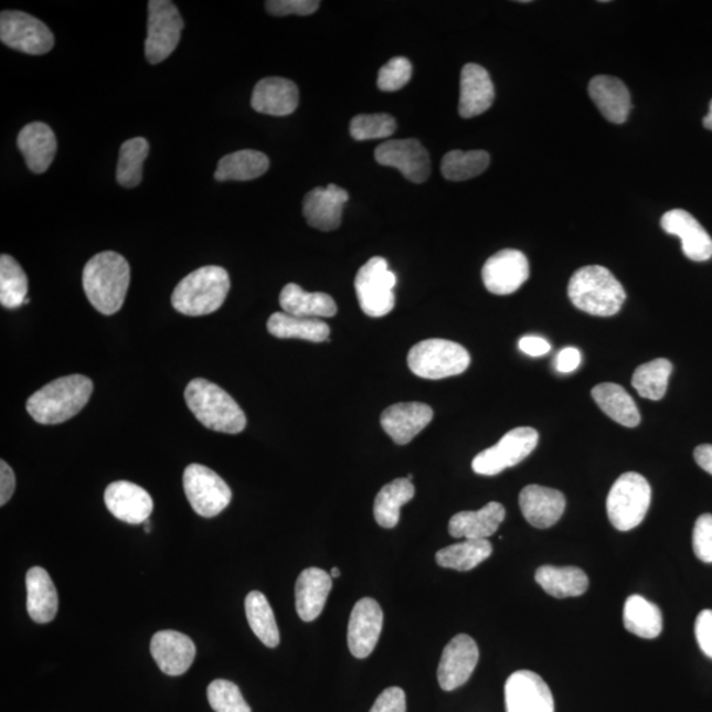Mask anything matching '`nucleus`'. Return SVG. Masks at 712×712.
<instances>
[{"mask_svg":"<svg viewBox=\"0 0 712 712\" xmlns=\"http://www.w3.org/2000/svg\"><path fill=\"white\" fill-rule=\"evenodd\" d=\"M349 193L334 184L316 188L305 195L302 213L308 225L321 232H332L341 226L343 208Z\"/></svg>","mask_w":712,"mask_h":712,"instance_id":"nucleus-20","label":"nucleus"},{"mask_svg":"<svg viewBox=\"0 0 712 712\" xmlns=\"http://www.w3.org/2000/svg\"><path fill=\"white\" fill-rule=\"evenodd\" d=\"M412 64L408 59L395 57L389 61L378 76V87L382 92H397L410 83Z\"/></svg>","mask_w":712,"mask_h":712,"instance_id":"nucleus-46","label":"nucleus"},{"mask_svg":"<svg viewBox=\"0 0 712 712\" xmlns=\"http://www.w3.org/2000/svg\"><path fill=\"white\" fill-rule=\"evenodd\" d=\"M495 87L483 66L467 64L460 73L459 115L465 119L478 117L490 108Z\"/></svg>","mask_w":712,"mask_h":712,"instance_id":"nucleus-25","label":"nucleus"},{"mask_svg":"<svg viewBox=\"0 0 712 712\" xmlns=\"http://www.w3.org/2000/svg\"><path fill=\"white\" fill-rule=\"evenodd\" d=\"M589 97L599 108L603 117L615 125H621L628 119L630 94L623 81L609 76H596L588 85Z\"/></svg>","mask_w":712,"mask_h":712,"instance_id":"nucleus-29","label":"nucleus"},{"mask_svg":"<svg viewBox=\"0 0 712 712\" xmlns=\"http://www.w3.org/2000/svg\"><path fill=\"white\" fill-rule=\"evenodd\" d=\"M519 349L529 357H542L548 354L552 348L544 338L525 336L520 339Z\"/></svg>","mask_w":712,"mask_h":712,"instance_id":"nucleus-53","label":"nucleus"},{"mask_svg":"<svg viewBox=\"0 0 712 712\" xmlns=\"http://www.w3.org/2000/svg\"><path fill=\"white\" fill-rule=\"evenodd\" d=\"M592 395L599 408L614 422L626 427H636L641 416L635 400L621 385L603 383L594 386Z\"/></svg>","mask_w":712,"mask_h":712,"instance_id":"nucleus-34","label":"nucleus"},{"mask_svg":"<svg viewBox=\"0 0 712 712\" xmlns=\"http://www.w3.org/2000/svg\"><path fill=\"white\" fill-rule=\"evenodd\" d=\"M567 295L575 308L598 317L619 314L627 295L623 285L605 267H583L568 281Z\"/></svg>","mask_w":712,"mask_h":712,"instance_id":"nucleus-4","label":"nucleus"},{"mask_svg":"<svg viewBox=\"0 0 712 712\" xmlns=\"http://www.w3.org/2000/svg\"><path fill=\"white\" fill-rule=\"evenodd\" d=\"M504 519V507L491 501L479 511L454 514L449 521V533L454 539L487 540L498 531Z\"/></svg>","mask_w":712,"mask_h":712,"instance_id":"nucleus-28","label":"nucleus"},{"mask_svg":"<svg viewBox=\"0 0 712 712\" xmlns=\"http://www.w3.org/2000/svg\"><path fill=\"white\" fill-rule=\"evenodd\" d=\"M665 233L680 237L684 256L693 262H706L712 257V240L693 215L687 210L674 209L661 219Z\"/></svg>","mask_w":712,"mask_h":712,"instance_id":"nucleus-19","label":"nucleus"},{"mask_svg":"<svg viewBox=\"0 0 712 712\" xmlns=\"http://www.w3.org/2000/svg\"><path fill=\"white\" fill-rule=\"evenodd\" d=\"M383 609L372 598H363L352 608L348 642L352 656L357 659H365L376 647L380 634L383 629Z\"/></svg>","mask_w":712,"mask_h":712,"instance_id":"nucleus-17","label":"nucleus"},{"mask_svg":"<svg viewBox=\"0 0 712 712\" xmlns=\"http://www.w3.org/2000/svg\"><path fill=\"white\" fill-rule=\"evenodd\" d=\"M479 661L477 642L469 635H458L447 644L438 665V683L445 691L456 690L470 680Z\"/></svg>","mask_w":712,"mask_h":712,"instance_id":"nucleus-16","label":"nucleus"},{"mask_svg":"<svg viewBox=\"0 0 712 712\" xmlns=\"http://www.w3.org/2000/svg\"><path fill=\"white\" fill-rule=\"evenodd\" d=\"M703 126L706 127L708 130L712 131V99L710 102V113H709L708 117H704Z\"/></svg>","mask_w":712,"mask_h":712,"instance_id":"nucleus-55","label":"nucleus"},{"mask_svg":"<svg viewBox=\"0 0 712 712\" xmlns=\"http://www.w3.org/2000/svg\"><path fill=\"white\" fill-rule=\"evenodd\" d=\"M184 396L189 410L210 431L237 434L247 425L246 415L235 400L206 379L192 380Z\"/></svg>","mask_w":712,"mask_h":712,"instance_id":"nucleus-3","label":"nucleus"},{"mask_svg":"<svg viewBox=\"0 0 712 712\" xmlns=\"http://www.w3.org/2000/svg\"><path fill=\"white\" fill-rule=\"evenodd\" d=\"M184 491L195 513L219 517L232 501L233 492L219 474L202 465H189L184 471Z\"/></svg>","mask_w":712,"mask_h":712,"instance_id":"nucleus-11","label":"nucleus"},{"mask_svg":"<svg viewBox=\"0 0 712 712\" xmlns=\"http://www.w3.org/2000/svg\"><path fill=\"white\" fill-rule=\"evenodd\" d=\"M130 280V264L114 251L93 256L83 273L87 300L105 316L118 314L124 307Z\"/></svg>","mask_w":712,"mask_h":712,"instance_id":"nucleus-1","label":"nucleus"},{"mask_svg":"<svg viewBox=\"0 0 712 712\" xmlns=\"http://www.w3.org/2000/svg\"><path fill=\"white\" fill-rule=\"evenodd\" d=\"M298 100L300 93L295 83L287 78L267 77L256 84L251 106L261 114L287 117L296 111Z\"/></svg>","mask_w":712,"mask_h":712,"instance_id":"nucleus-24","label":"nucleus"},{"mask_svg":"<svg viewBox=\"0 0 712 712\" xmlns=\"http://www.w3.org/2000/svg\"><path fill=\"white\" fill-rule=\"evenodd\" d=\"M29 277L12 256H0V304L6 309H18L26 301Z\"/></svg>","mask_w":712,"mask_h":712,"instance_id":"nucleus-40","label":"nucleus"},{"mask_svg":"<svg viewBox=\"0 0 712 712\" xmlns=\"http://www.w3.org/2000/svg\"><path fill=\"white\" fill-rule=\"evenodd\" d=\"M507 712H554L551 689L531 670L514 671L504 688Z\"/></svg>","mask_w":712,"mask_h":712,"instance_id":"nucleus-14","label":"nucleus"},{"mask_svg":"<svg viewBox=\"0 0 712 712\" xmlns=\"http://www.w3.org/2000/svg\"><path fill=\"white\" fill-rule=\"evenodd\" d=\"M624 627L628 633L652 640L662 630L661 609L640 595H630L624 605Z\"/></svg>","mask_w":712,"mask_h":712,"instance_id":"nucleus-35","label":"nucleus"},{"mask_svg":"<svg viewBox=\"0 0 712 712\" xmlns=\"http://www.w3.org/2000/svg\"><path fill=\"white\" fill-rule=\"evenodd\" d=\"M280 305L285 314L305 318H330L338 308L332 297L322 291L304 290L300 285H285L280 294Z\"/></svg>","mask_w":712,"mask_h":712,"instance_id":"nucleus-31","label":"nucleus"},{"mask_svg":"<svg viewBox=\"0 0 712 712\" xmlns=\"http://www.w3.org/2000/svg\"><path fill=\"white\" fill-rule=\"evenodd\" d=\"M469 351L446 339H426L410 351L408 365L418 378L439 380L464 374L469 369Z\"/></svg>","mask_w":712,"mask_h":712,"instance_id":"nucleus-7","label":"nucleus"},{"mask_svg":"<svg viewBox=\"0 0 712 712\" xmlns=\"http://www.w3.org/2000/svg\"><path fill=\"white\" fill-rule=\"evenodd\" d=\"M184 30V20L173 2L151 0L148 3L146 59L149 64L162 63L174 52Z\"/></svg>","mask_w":712,"mask_h":712,"instance_id":"nucleus-9","label":"nucleus"},{"mask_svg":"<svg viewBox=\"0 0 712 712\" xmlns=\"http://www.w3.org/2000/svg\"><path fill=\"white\" fill-rule=\"evenodd\" d=\"M433 410L423 403H398L389 406L380 417V424L397 445L410 444L417 434L432 423Z\"/></svg>","mask_w":712,"mask_h":712,"instance_id":"nucleus-23","label":"nucleus"},{"mask_svg":"<svg viewBox=\"0 0 712 712\" xmlns=\"http://www.w3.org/2000/svg\"><path fill=\"white\" fill-rule=\"evenodd\" d=\"M15 474H13L10 465L6 464V460H2L0 463V506L3 507L6 503H9L13 492H15Z\"/></svg>","mask_w":712,"mask_h":712,"instance_id":"nucleus-51","label":"nucleus"},{"mask_svg":"<svg viewBox=\"0 0 712 712\" xmlns=\"http://www.w3.org/2000/svg\"><path fill=\"white\" fill-rule=\"evenodd\" d=\"M229 290L230 276L225 268L202 267L178 284L172 294V305L181 315H212L226 301Z\"/></svg>","mask_w":712,"mask_h":712,"instance_id":"nucleus-5","label":"nucleus"},{"mask_svg":"<svg viewBox=\"0 0 712 712\" xmlns=\"http://www.w3.org/2000/svg\"><path fill=\"white\" fill-rule=\"evenodd\" d=\"M650 500H652V488L642 475L623 474L608 493V519L617 531H633L646 519Z\"/></svg>","mask_w":712,"mask_h":712,"instance_id":"nucleus-6","label":"nucleus"},{"mask_svg":"<svg viewBox=\"0 0 712 712\" xmlns=\"http://www.w3.org/2000/svg\"><path fill=\"white\" fill-rule=\"evenodd\" d=\"M538 445L539 433L533 427H517L501 437L497 445L479 453L472 460V470L493 477L522 463Z\"/></svg>","mask_w":712,"mask_h":712,"instance_id":"nucleus-10","label":"nucleus"},{"mask_svg":"<svg viewBox=\"0 0 712 712\" xmlns=\"http://www.w3.org/2000/svg\"><path fill=\"white\" fill-rule=\"evenodd\" d=\"M330 575L332 576V578H339V576H341V570H339L338 567H332Z\"/></svg>","mask_w":712,"mask_h":712,"instance_id":"nucleus-56","label":"nucleus"},{"mask_svg":"<svg viewBox=\"0 0 712 712\" xmlns=\"http://www.w3.org/2000/svg\"><path fill=\"white\" fill-rule=\"evenodd\" d=\"M26 612L39 624L51 623L57 615L59 595L51 575L43 567H32L25 575Z\"/></svg>","mask_w":712,"mask_h":712,"instance_id":"nucleus-30","label":"nucleus"},{"mask_svg":"<svg viewBox=\"0 0 712 712\" xmlns=\"http://www.w3.org/2000/svg\"><path fill=\"white\" fill-rule=\"evenodd\" d=\"M267 329L269 334L280 339H304L316 343L330 341V328L320 318L297 317L279 311L269 317Z\"/></svg>","mask_w":712,"mask_h":712,"instance_id":"nucleus-33","label":"nucleus"},{"mask_svg":"<svg viewBox=\"0 0 712 712\" xmlns=\"http://www.w3.org/2000/svg\"><path fill=\"white\" fill-rule=\"evenodd\" d=\"M396 120L389 114L358 115L352 118L350 134L358 141L385 139L396 131Z\"/></svg>","mask_w":712,"mask_h":712,"instance_id":"nucleus-44","label":"nucleus"},{"mask_svg":"<svg viewBox=\"0 0 712 712\" xmlns=\"http://www.w3.org/2000/svg\"><path fill=\"white\" fill-rule=\"evenodd\" d=\"M370 712H406L404 690L396 687L385 689Z\"/></svg>","mask_w":712,"mask_h":712,"instance_id":"nucleus-49","label":"nucleus"},{"mask_svg":"<svg viewBox=\"0 0 712 712\" xmlns=\"http://www.w3.org/2000/svg\"><path fill=\"white\" fill-rule=\"evenodd\" d=\"M93 382L84 375H70L53 380L26 402V412L36 423L57 425L83 411L93 393Z\"/></svg>","mask_w":712,"mask_h":712,"instance_id":"nucleus-2","label":"nucleus"},{"mask_svg":"<svg viewBox=\"0 0 712 712\" xmlns=\"http://www.w3.org/2000/svg\"><path fill=\"white\" fill-rule=\"evenodd\" d=\"M694 458L698 466L712 475V445H701L694 450Z\"/></svg>","mask_w":712,"mask_h":712,"instance_id":"nucleus-54","label":"nucleus"},{"mask_svg":"<svg viewBox=\"0 0 712 712\" xmlns=\"http://www.w3.org/2000/svg\"><path fill=\"white\" fill-rule=\"evenodd\" d=\"M408 479L412 481V479H413V475H412V474H411V475H408Z\"/></svg>","mask_w":712,"mask_h":712,"instance_id":"nucleus-57","label":"nucleus"},{"mask_svg":"<svg viewBox=\"0 0 712 712\" xmlns=\"http://www.w3.org/2000/svg\"><path fill=\"white\" fill-rule=\"evenodd\" d=\"M195 644L178 630H160L151 640V655L162 673L185 674L195 659Z\"/></svg>","mask_w":712,"mask_h":712,"instance_id":"nucleus-21","label":"nucleus"},{"mask_svg":"<svg viewBox=\"0 0 712 712\" xmlns=\"http://www.w3.org/2000/svg\"><path fill=\"white\" fill-rule=\"evenodd\" d=\"M149 153V145L145 138H134L121 145L117 168L119 185L132 189L140 185L142 164Z\"/></svg>","mask_w":712,"mask_h":712,"instance_id":"nucleus-42","label":"nucleus"},{"mask_svg":"<svg viewBox=\"0 0 712 712\" xmlns=\"http://www.w3.org/2000/svg\"><path fill=\"white\" fill-rule=\"evenodd\" d=\"M268 168L269 159L266 155L243 149L222 158L214 178L216 181H249L262 178Z\"/></svg>","mask_w":712,"mask_h":712,"instance_id":"nucleus-36","label":"nucleus"},{"mask_svg":"<svg viewBox=\"0 0 712 712\" xmlns=\"http://www.w3.org/2000/svg\"><path fill=\"white\" fill-rule=\"evenodd\" d=\"M105 504L113 517L127 524H145L153 511V500L145 488L127 480L114 481L105 491Z\"/></svg>","mask_w":712,"mask_h":712,"instance_id":"nucleus-18","label":"nucleus"},{"mask_svg":"<svg viewBox=\"0 0 712 712\" xmlns=\"http://www.w3.org/2000/svg\"><path fill=\"white\" fill-rule=\"evenodd\" d=\"M581 362V351L575 348H566L559 352L557 359H555V369L561 374H572V372L580 368Z\"/></svg>","mask_w":712,"mask_h":712,"instance_id":"nucleus-52","label":"nucleus"},{"mask_svg":"<svg viewBox=\"0 0 712 712\" xmlns=\"http://www.w3.org/2000/svg\"><path fill=\"white\" fill-rule=\"evenodd\" d=\"M18 148L24 156L26 167L42 174L50 169L57 152L56 135L43 121H33L19 132Z\"/></svg>","mask_w":712,"mask_h":712,"instance_id":"nucleus-26","label":"nucleus"},{"mask_svg":"<svg viewBox=\"0 0 712 712\" xmlns=\"http://www.w3.org/2000/svg\"><path fill=\"white\" fill-rule=\"evenodd\" d=\"M695 637L702 652L712 660V609H703L695 621Z\"/></svg>","mask_w":712,"mask_h":712,"instance_id":"nucleus-50","label":"nucleus"},{"mask_svg":"<svg viewBox=\"0 0 712 712\" xmlns=\"http://www.w3.org/2000/svg\"><path fill=\"white\" fill-rule=\"evenodd\" d=\"M397 277L392 273L384 257H372L359 269L355 277V290L365 315L374 318L390 315L395 308V287Z\"/></svg>","mask_w":712,"mask_h":712,"instance_id":"nucleus-8","label":"nucleus"},{"mask_svg":"<svg viewBox=\"0 0 712 712\" xmlns=\"http://www.w3.org/2000/svg\"><path fill=\"white\" fill-rule=\"evenodd\" d=\"M490 166L486 151H451L443 160V174L449 181H465L477 178Z\"/></svg>","mask_w":712,"mask_h":712,"instance_id":"nucleus-43","label":"nucleus"},{"mask_svg":"<svg viewBox=\"0 0 712 712\" xmlns=\"http://www.w3.org/2000/svg\"><path fill=\"white\" fill-rule=\"evenodd\" d=\"M693 549L698 559L712 564V514L704 513L697 520L693 531Z\"/></svg>","mask_w":712,"mask_h":712,"instance_id":"nucleus-47","label":"nucleus"},{"mask_svg":"<svg viewBox=\"0 0 712 712\" xmlns=\"http://www.w3.org/2000/svg\"><path fill=\"white\" fill-rule=\"evenodd\" d=\"M671 371L673 364L665 358L641 364L633 376L634 389L641 397L659 402L667 393Z\"/></svg>","mask_w":712,"mask_h":712,"instance_id":"nucleus-41","label":"nucleus"},{"mask_svg":"<svg viewBox=\"0 0 712 712\" xmlns=\"http://www.w3.org/2000/svg\"><path fill=\"white\" fill-rule=\"evenodd\" d=\"M492 554V544L488 540H465L440 549L436 554L439 566L470 572Z\"/></svg>","mask_w":712,"mask_h":712,"instance_id":"nucleus-38","label":"nucleus"},{"mask_svg":"<svg viewBox=\"0 0 712 712\" xmlns=\"http://www.w3.org/2000/svg\"><path fill=\"white\" fill-rule=\"evenodd\" d=\"M0 40L11 50L40 56L52 51L54 36L47 25L22 11H3L0 15Z\"/></svg>","mask_w":712,"mask_h":712,"instance_id":"nucleus-12","label":"nucleus"},{"mask_svg":"<svg viewBox=\"0 0 712 712\" xmlns=\"http://www.w3.org/2000/svg\"><path fill=\"white\" fill-rule=\"evenodd\" d=\"M331 575L322 568L309 567L296 582V609L304 621H315L323 612L331 592Z\"/></svg>","mask_w":712,"mask_h":712,"instance_id":"nucleus-27","label":"nucleus"},{"mask_svg":"<svg viewBox=\"0 0 712 712\" xmlns=\"http://www.w3.org/2000/svg\"><path fill=\"white\" fill-rule=\"evenodd\" d=\"M380 166L396 168L406 180L423 184L431 176V158L426 148L416 139L383 142L375 149Z\"/></svg>","mask_w":712,"mask_h":712,"instance_id":"nucleus-13","label":"nucleus"},{"mask_svg":"<svg viewBox=\"0 0 712 712\" xmlns=\"http://www.w3.org/2000/svg\"><path fill=\"white\" fill-rule=\"evenodd\" d=\"M519 504L529 524L546 529L557 524L565 512L566 499L564 493L553 488L531 485L522 488Z\"/></svg>","mask_w":712,"mask_h":712,"instance_id":"nucleus-22","label":"nucleus"},{"mask_svg":"<svg viewBox=\"0 0 712 712\" xmlns=\"http://www.w3.org/2000/svg\"><path fill=\"white\" fill-rule=\"evenodd\" d=\"M208 700L215 712H251L240 688L227 680H215L209 684Z\"/></svg>","mask_w":712,"mask_h":712,"instance_id":"nucleus-45","label":"nucleus"},{"mask_svg":"<svg viewBox=\"0 0 712 712\" xmlns=\"http://www.w3.org/2000/svg\"><path fill=\"white\" fill-rule=\"evenodd\" d=\"M244 607H246L249 627L257 639L268 648L279 646V627H277L273 608H270L266 595L261 592H251L244 602Z\"/></svg>","mask_w":712,"mask_h":712,"instance_id":"nucleus-39","label":"nucleus"},{"mask_svg":"<svg viewBox=\"0 0 712 712\" xmlns=\"http://www.w3.org/2000/svg\"><path fill=\"white\" fill-rule=\"evenodd\" d=\"M481 277L493 295H512L529 279L527 256L518 249H501L485 264Z\"/></svg>","mask_w":712,"mask_h":712,"instance_id":"nucleus-15","label":"nucleus"},{"mask_svg":"<svg viewBox=\"0 0 712 712\" xmlns=\"http://www.w3.org/2000/svg\"><path fill=\"white\" fill-rule=\"evenodd\" d=\"M415 486L408 478H400L385 485L379 491L374 504V517L380 527L395 528L400 521V510L415 498Z\"/></svg>","mask_w":712,"mask_h":712,"instance_id":"nucleus-37","label":"nucleus"},{"mask_svg":"<svg viewBox=\"0 0 712 712\" xmlns=\"http://www.w3.org/2000/svg\"><path fill=\"white\" fill-rule=\"evenodd\" d=\"M535 582L546 594L557 599L581 596L588 588V576L583 570L574 566H541L535 572Z\"/></svg>","mask_w":712,"mask_h":712,"instance_id":"nucleus-32","label":"nucleus"},{"mask_svg":"<svg viewBox=\"0 0 712 712\" xmlns=\"http://www.w3.org/2000/svg\"><path fill=\"white\" fill-rule=\"evenodd\" d=\"M318 0H269L266 9L274 17L311 15L320 7Z\"/></svg>","mask_w":712,"mask_h":712,"instance_id":"nucleus-48","label":"nucleus"}]
</instances>
